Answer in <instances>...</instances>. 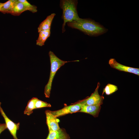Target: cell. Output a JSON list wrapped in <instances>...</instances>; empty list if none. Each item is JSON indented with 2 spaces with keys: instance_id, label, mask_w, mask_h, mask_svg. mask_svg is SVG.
Wrapping results in <instances>:
<instances>
[{
  "instance_id": "6da1fadb",
  "label": "cell",
  "mask_w": 139,
  "mask_h": 139,
  "mask_svg": "<svg viewBox=\"0 0 139 139\" xmlns=\"http://www.w3.org/2000/svg\"><path fill=\"white\" fill-rule=\"evenodd\" d=\"M67 23L69 27L79 30L91 36H98L107 31V29L98 23L89 19L81 18L77 21L68 22Z\"/></svg>"
},
{
  "instance_id": "7a4b0ae2",
  "label": "cell",
  "mask_w": 139,
  "mask_h": 139,
  "mask_svg": "<svg viewBox=\"0 0 139 139\" xmlns=\"http://www.w3.org/2000/svg\"><path fill=\"white\" fill-rule=\"evenodd\" d=\"M77 1L76 0H62L60 2V6L63 10L62 18L63 23L62 26V32L65 30V26L66 23L77 21L80 19L77 10Z\"/></svg>"
},
{
  "instance_id": "3957f363",
  "label": "cell",
  "mask_w": 139,
  "mask_h": 139,
  "mask_svg": "<svg viewBox=\"0 0 139 139\" xmlns=\"http://www.w3.org/2000/svg\"><path fill=\"white\" fill-rule=\"evenodd\" d=\"M49 55L50 63V71L49 80L45 87L44 92L45 97L47 98H49L50 97L53 81L58 70L67 63L79 61L78 60L68 61L63 60L58 58L51 51L49 52Z\"/></svg>"
},
{
  "instance_id": "277c9868",
  "label": "cell",
  "mask_w": 139,
  "mask_h": 139,
  "mask_svg": "<svg viewBox=\"0 0 139 139\" xmlns=\"http://www.w3.org/2000/svg\"><path fill=\"white\" fill-rule=\"evenodd\" d=\"M100 85V83L98 82L94 91L89 97L79 102L82 105H102L104 98L99 93L98 89Z\"/></svg>"
},
{
  "instance_id": "5b68a950",
  "label": "cell",
  "mask_w": 139,
  "mask_h": 139,
  "mask_svg": "<svg viewBox=\"0 0 139 139\" xmlns=\"http://www.w3.org/2000/svg\"><path fill=\"white\" fill-rule=\"evenodd\" d=\"M82 105L78 102L74 104L66 106L59 110L51 111L52 113L57 118L67 114L78 112L81 109Z\"/></svg>"
},
{
  "instance_id": "8992f818",
  "label": "cell",
  "mask_w": 139,
  "mask_h": 139,
  "mask_svg": "<svg viewBox=\"0 0 139 139\" xmlns=\"http://www.w3.org/2000/svg\"><path fill=\"white\" fill-rule=\"evenodd\" d=\"M1 103L0 102V112L4 118L5 124L14 139H18L16 136L17 131L19 129L20 123H15L11 120L6 115L1 107Z\"/></svg>"
},
{
  "instance_id": "52a82bcc",
  "label": "cell",
  "mask_w": 139,
  "mask_h": 139,
  "mask_svg": "<svg viewBox=\"0 0 139 139\" xmlns=\"http://www.w3.org/2000/svg\"><path fill=\"white\" fill-rule=\"evenodd\" d=\"M108 63L110 67L119 71L132 73L139 75V69L127 66L117 62L114 58H110Z\"/></svg>"
},
{
  "instance_id": "ba28073f",
  "label": "cell",
  "mask_w": 139,
  "mask_h": 139,
  "mask_svg": "<svg viewBox=\"0 0 139 139\" xmlns=\"http://www.w3.org/2000/svg\"><path fill=\"white\" fill-rule=\"evenodd\" d=\"M46 117V123L49 132L55 131L59 129L58 122L59 120L51 112L50 110H46L45 111Z\"/></svg>"
},
{
  "instance_id": "9c48e42d",
  "label": "cell",
  "mask_w": 139,
  "mask_h": 139,
  "mask_svg": "<svg viewBox=\"0 0 139 139\" xmlns=\"http://www.w3.org/2000/svg\"><path fill=\"white\" fill-rule=\"evenodd\" d=\"M101 108L100 105H82L81 109L78 112L88 114L96 117L98 116Z\"/></svg>"
},
{
  "instance_id": "30bf717a",
  "label": "cell",
  "mask_w": 139,
  "mask_h": 139,
  "mask_svg": "<svg viewBox=\"0 0 139 139\" xmlns=\"http://www.w3.org/2000/svg\"><path fill=\"white\" fill-rule=\"evenodd\" d=\"M65 129L60 128L57 131H49L46 139H70Z\"/></svg>"
},
{
  "instance_id": "8fae6325",
  "label": "cell",
  "mask_w": 139,
  "mask_h": 139,
  "mask_svg": "<svg viewBox=\"0 0 139 139\" xmlns=\"http://www.w3.org/2000/svg\"><path fill=\"white\" fill-rule=\"evenodd\" d=\"M55 15L54 13H53L48 16L42 22L38 28V32L44 30L50 29L53 20Z\"/></svg>"
},
{
  "instance_id": "7c38bea8",
  "label": "cell",
  "mask_w": 139,
  "mask_h": 139,
  "mask_svg": "<svg viewBox=\"0 0 139 139\" xmlns=\"http://www.w3.org/2000/svg\"><path fill=\"white\" fill-rule=\"evenodd\" d=\"M39 33V36L36 41V44L42 46L44 45L45 41L50 35V29L42 30Z\"/></svg>"
},
{
  "instance_id": "4fadbf2b",
  "label": "cell",
  "mask_w": 139,
  "mask_h": 139,
  "mask_svg": "<svg viewBox=\"0 0 139 139\" xmlns=\"http://www.w3.org/2000/svg\"><path fill=\"white\" fill-rule=\"evenodd\" d=\"M17 0H9L4 4L0 9V12L4 14L10 13Z\"/></svg>"
},
{
  "instance_id": "5bb4252c",
  "label": "cell",
  "mask_w": 139,
  "mask_h": 139,
  "mask_svg": "<svg viewBox=\"0 0 139 139\" xmlns=\"http://www.w3.org/2000/svg\"><path fill=\"white\" fill-rule=\"evenodd\" d=\"M26 11L27 10L23 4L17 0L10 14L18 16Z\"/></svg>"
},
{
  "instance_id": "9a60e30c",
  "label": "cell",
  "mask_w": 139,
  "mask_h": 139,
  "mask_svg": "<svg viewBox=\"0 0 139 139\" xmlns=\"http://www.w3.org/2000/svg\"><path fill=\"white\" fill-rule=\"evenodd\" d=\"M37 98L33 97L28 102L27 105L24 111V114L29 116L33 112V110L35 109V102Z\"/></svg>"
},
{
  "instance_id": "2e32d148",
  "label": "cell",
  "mask_w": 139,
  "mask_h": 139,
  "mask_svg": "<svg viewBox=\"0 0 139 139\" xmlns=\"http://www.w3.org/2000/svg\"><path fill=\"white\" fill-rule=\"evenodd\" d=\"M118 90V87L116 85L108 84L103 89L102 95L105 93L107 95H109L115 92Z\"/></svg>"
},
{
  "instance_id": "e0dca14e",
  "label": "cell",
  "mask_w": 139,
  "mask_h": 139,
  "mask_svg": "<svg viewBox=\"0 0 139 139\" xmlns=\"http://www.w3.org/2000/svg\"><path fill=\"white\" fill-rule=\"evenodd\" d=\"M22 3L27 10H28L33 13L37 12V11L36 6L30 4L27 0H18Z\"/></svg>"
},
{
  "instance_id": "ac0fdd59",
  "label": "cell",
  "mask_w": 139,
  "mask_h": 139,
  "mask_svg": "<svg viewBox=\"0 0 139 139\" xmlns=\"http://www.w3.org/2000/svg\"><path fill=\"white\" fill-rule=\"evenodd\" d=\"M51 105L46 102L38 99H37L35 103V109L43 107H51Z\"/></svg>"
},
{
  "instance_id": "d6986e66",
  "label": "cell",
  "mask_w": 139,
  "mask_h": 139,
  "mask_svg": "<svg viewBox=\"0 0 139 139\" xmlns=\"http://www.w3.org/2000/svg\"><path fill=\"white\" fill-rule=\"evenodd\" d=\"M7 128L5 123L0 124V134L4 130Z\"/></svg>"
},
{
  "instance_id": "ffe728a7",
  "label": "cell",
  "mask_w": 139,
  "mask_h": 139,
  "mask_svg": "<svg viewBox=\"0 0 139 139\" xmlns=\"http://www.w3.org/2000/svg\"><path fill=\"white\" fill-rule=\"evenodd\" d=\"M4 3H0V9L3 5Z\"/></svg>"
}]
</instances>
